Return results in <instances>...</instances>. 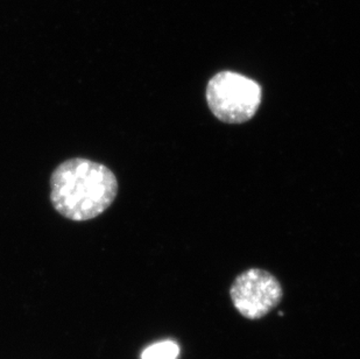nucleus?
Instances as JSON below:
<instances>
[{
    "label": "nucleus",
    "instance_id": "7ed1b4c3",
    "mask_svg": "<svg viewBox=\"0 0 360 359\" xmlns=\"http://www.w3.org/2000/svg\"><path fill=\"white\" fill-rule=\"evenodd\" d=\"M230 296L237 312L245 319L255 321L265 317L279 306L283 289L272 273L251 268L235 279Z\"/></svg>",
    "mask_w": 360,
    "mask_h": 359
},
{
    "label": "nucleus",
    "instance_id": "f257e3e1",
    "mask_svg": "<svg viewBox=\"0 0 360 359\" xmlns=\"http://www.w3.org/2000/svg\"><path fill=\"white\" fill-rule=\"evenodd\" d=\"M118 189L112 170L92 160H67L51 174V204L58 214L74 222L102 215L112 206Z\"/></svg>",
    "mask_w": 360,
    "mask_h": 359
},
{
    "label": "nucleus",
    "instance_id": "f03ea898",
    "mask_svg": "<svg viewBox=\"0 0 360 359\" xmlns=\"http://www.w3.org/2000/svg\"><path fill=\"white\" fill-rule=\"evenodd\" d=\"M262 87L251 78L233 72H221L207 85V102L221 122L243 124L258 111Z\"/></svg>",
    "mask_w": 360,
    "mask_h": 359
},
{
    "label": "nucleus",
    "instance_id": "20e7f679",
    "mask_svg": "<svg viewBox=\"0 0 360 359\" xmlns=\"http://www.w3.org/2000/svg\"><path fill=\"white\" fill-rule=\"evenodd\" d=\"M180 353L179 346L172 341L157 343L143 350L141 359H176Z\"/></svg>",
    "mask_w": 360,
    "mask_h": 359
}]
</instances>
